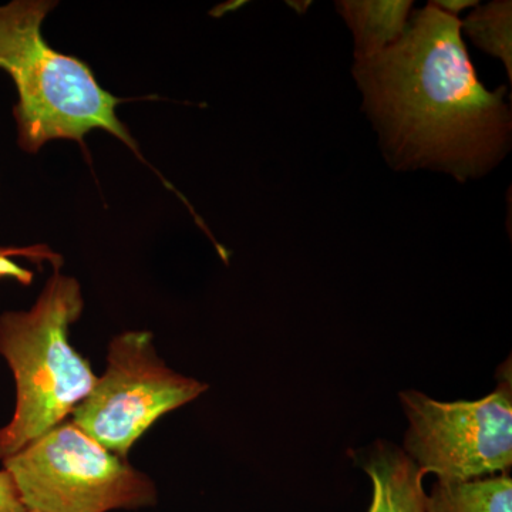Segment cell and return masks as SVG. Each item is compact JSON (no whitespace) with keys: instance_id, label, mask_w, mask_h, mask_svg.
Returning a JSON list of instances; mask_svg holds the SVG:
<instances>
[{"instance_id":"cell-1","label":"cell","mask_w":512,"mask_h":512,"mask_svg":"<svg viewBox=\"0 0 512 512\" xmlns=\"http://www.w3.org/2000/svg\"><path fill=\"white\" fill-rule=\"evenodd\" d=\"M362 110L396 171H440L458 183L485 177L511 150L507 86L478 79L461 20L434 6L410 15L402 39L355 59Z\"/></svg>"},{"instance_id":"cell-2","label":"cell","mask_w":512,"mask_h":512,"mask_svg":"<svg viewBox=\"0 0 512 512\" xmlns=\"http://www.w3.org/2000/svg\"><path fill=\"white\" fill-rule=\"evenodd\" d=\"M57 2L15 0L0 6V69L18 89L13 109L19 146L33 154L47 141L82 144L94 128L120 138L137 156L136 141L116 114L121 100L101 89L86 63L47 45L42 23Z\"/></svg>"},{"instance_id":"cell-3","label":"cell","mask_w":512,"mask_h":512,"mask_svg":"<svg viewBox=\"0 0 512 512\" xmlns=\"http://www.w3.org/2000/svg\"><path fill=\"white\" fill-rule=\"evenodd\" d=\"M83 308L79 282L56 271L30 311L0 315V355L16 383L15 413L0 427V460L62 424L92 392L97 377L69 342Z\"/></svg>"},{"instance_id":"cell-4","label":"cell","mask_w":512,"mask_h":512,"mask_svg":"<svg viewBox=\"0 0 512 512\" xmlns=\"http://www.w3.org/2000/svg\"><path fill=\"white\" fill-rule=\"evenodd\" d=\"M36 512H109L156 504L151 478L101 447L72 421L2 461Z\"/></svg>"},{"instance_id":"cell-5","label":"cell","mask_w":512,"mask_h":512,"mask_svg":"<svg viewBox=\"0 0 512 512\" xmlns=\"http://www.w3.org/2000/svg\"><path fill=\"white\" fill-rule=\"evenodd\" d=\"M494 392L474 402H439L420 392L400 393L409 430L404 453L423 476L471 481L507 474L512 466L511 362Z\"/></svg>"},{"instance_id":"cell-6","label":"cell","mask_w":512,"mask_h":512,"mask_svg":"<svg viewBox=\"0 0 512 512\" xmlns=\"http://www.w3.org/2000/svg\"><path fill=\"white\" fill-rule=\"evenodd\" d=\"M208 384L168 369L148 332L111 340L106 372L73 410L72 423L110 453L128 451L165 413L200 397Z\"/></svg>"},{"instance_id":"cell-7","label":"cell","mask_w":512,"mask_h":512,"mask_svg":"<svg viewBox=\"0 0 512 512\" xmlns=\"http://www.w3.org/2000/svg\"><path fill=\"white\" fill-rule=\"evenodd\" d=\"M362 463L373 488L367 512H427L424 476L404 451L377 443Z\"/></svg>"},{"instance_id":"cell-8","label":"cell","mask_w":512,"mask_h":512,"mask_svg":"<svg viewBox=\"0 0 512 512\" xmlns=\"http://www.w3.org/2000/svg\"><path fill=\"white\" fill-rule=\"evenodd\" d=\"M412 0H340L336 10L355 39V59L379 55L396 45L409 25Z\"/></svg>"},{"instance_id":"cell-9","label":"cell","mask_w":512,"mask_h":512,"mask_svg":"<svg viewBox=\"0 0 512 512\" xmlns=\"http://www.w3.org/2000/svg\"><path fill=\"white\" fill-rule=\"evenodd\" d=\"M427 512H512L507 474L471 481H437L426 498Z\"/></svg>"},{"instance_id":"cell-10","label":"cell","mask_w":512,"mask_h":512,"mask_svg":"<svg viewBox=\"0 0 512 512\" xmlns=\"http://www.w3.org/2000/svg\"><path fill=\"white\" fill-rule=\"evenodd\" d=\"M461 30L471 42L487 55L501 60L512 83V3L494 0L478 5L474 12L461 20Z\"/></svg>"},{"instance_id":"cell-11","label":"cell","mask_w":512,"mask_h":512,"mask_svg":"<svg viewBox=\"0 0 512 512\" xmlns=\"http://www.w3.org/2000/svg\"><path fill=\"white\" fill-rule=\"evenodd\" d=\"M26 258L29 261L40 264L42 261H49L55 265L56 271L62 264V256L50 251L46 245H32V247H0V281L2 279H13L22 285L32 284L33 274L28 269L16 264L13 258Z\"/></svg>"},{"instance_id":"cell-12","label":"cell","mask_w":512,"mask_h":512,"mask_svg":"<svg viewBox=\"0 0 512 512\" xmlns=\"http://www.w3.org/2000/svg\"><path fill=\"white\" fill-rule=\"evenodd\" d=\"M0 512H29L8 470L0 471Z\"/></svg>"},{"instance_id":"cell-13","label":"cell","mask_w":512,"mask_h":512,"mask_svg":"<svg viewBox=\"0 0 512 512\" xmlns=\"http://www.w3.org/2000/svg\"><path fill=\"white\" fill-rule=\"evenodd\" d=\"M429 5L457 18L458 13L466 9L477 8L480 2L478 0H431Z\"/></svg>"},{"instance_id":"cell-14","label":"cell","mask_w":512,"mask_h":512,"mask_svg":"<svg viewBox=\"0 0 512 512\" xmlns=\"http://www.w3.org/2000/svg\"><path fill=\"white\" fill-rule=\"evenodd\" d=\"M289 8L296 10L299 15L305 13L306 10L309 9V6L312 5V2H288Z\"/></svg>"},{"instance_id":"cell-15","label":"cell","mask_w":512,"mask_h":512,"mask_svg":"<svg viewBox=\"0 0 512 512\" xmlns=\"http://www.w3.org/2000/svg\"><path fill=\"white\" fill-rule=\"evenodd\" d=\"M29 512H36V511H29Z\"/></svg>"}]
</instances>
